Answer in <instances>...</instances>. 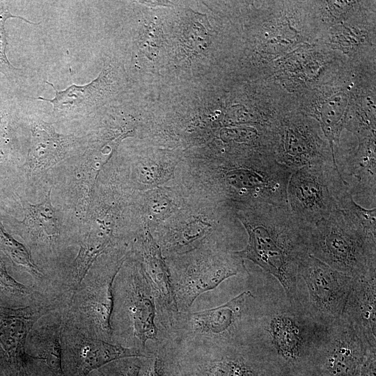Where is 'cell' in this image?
I'll use <instances>...</instances> for the list:
<instances>
[{
    "label": "cell",
    "instance_id": "23",
    "mask_svg": "<svg viewBox=\"0 0 376 376\" xmlns=\"http://www.w3.org/2000/svg\"><path fill=\"white\" fill-rule=\"evenodd\" d=\"M10 145L9 118L7 113H3L0 116V163L8 157Z\"/></svg>",
    "mask_w": 376,
    "mask_h": 376
},
{
    "label": "cell",
    "instance_id": "22",
    "mask_svg": "<svg viewBox=\"0 0 376 376\" xmlns=\"http://www.w3.org/2000/svg\"><path fill=\"white\" fill-rule=\"evenodd\" d=\"M17 376H56L37 357L31 358L19 371Z\"/></svg>",
    "mask_w": 376,
    "mask_h": 376
},
{
    "label": "cell",
    "instance_id": "15",
    "mask_svg": "<svg viewBox=\"0 0 376 376\" xmlns=\"http://www.w3.org/2000/svg\"><path fill=\"white\" fill-rule=\"evenodd\" d=\"M376 276L355 279L341 318L367 345L376 347Z\"/></svg>",
    "mask_w": 376,
    "mask_h": 376
},
{
    "label": "cell",
    "instance_id": "14",
    "mask_svg": "<svg viewBox=\"0 0 376 376\" xmlns=\"http://www.w3.org/2000/svg\"><path fill=\"white\" fill-rule=\"evenodd\" d=\"M192 347L202 349L210 357L205 376H282L252 343Z\"/></svg>",
    "mask_w": 376,
    "mask_h": 376
},
{
    "label": "cell",
    "instance_id": "7",
    "mask_svg": "<svg viewBox=\"0 0 376 376\" xmlns=\"http://www.w3.org/2000/svg\"><path fill=\"white\" fill-rule=\"evenodd\" d=\"M123 260L97 268L91 267L63 313L100 340L111 343V317L113 309V285Z\"/></svg>",
    "mask_w": 376,
    "mask_h": 376
},
{
    "label": "cell",
    "instance_id": "19",
    "mask_svg": "<svg viewBox=\"0 0 376 376\" xmlns=\"http://www.w3.org/2000/svg\"><path fill=\"white\" fill-rule=\"evenodd\" d=\"M0 294L8 297L16 308L32 305L54 304L59 302L52 299L29 285L17 281L8 272L3 259L0 257Z\"/></svg>",
    "mask_w": 376,
    "mask_h": 376
},
{
    "label": "cell",
    "instance_id": "3",
    "mask_svg": "<svg viewBox=\"0 0 376 376\" xmlns=\"http://www.w3.org/2000/svg\"><path fill=\"white\" fill-rule=\"evenodd\" d=\"M303 228L310 255L353 279L376 276V230L350 207Z\"/></svg>",
    "mask_w": 376,
    "mask_h": 376
},
{
    "label": "cell",
    "instance_id": "10",
    "mask_svg": "<svg viewBox=\"0 0 376 376\" xmlns=\"http://www.w3.org/2000/svg\"><path fill=\"white\" fill-rule=\"evenodd\" d=\"M61 340L63 376H88L117 359L145 357L140 352L100 340L62 311Z\"/></svg>",
    "mask_w": 376,
    "mask_h": 376
},
{
    "label": "cell",
    "instance_id": "8",
    "mask_svg": "<svg viewBox=\"0 0 376 376\" xmlns=\"http://www.w3.org/2000/svg\"><path fill=\"white\" fill-rule=\"evenodd\" d=\"M354 279L308 253L298 267V290L305 288L307 294L301 303L318 324L327 326L341 316Z\"/></svg>",
    "mask_w": 376,
    "mask_h": 376
},
{
    "label": "cell",
    "instance_id": "4",
    "mask_svg": "<svg viewBox=\"0 0 376 376\" xmlns=\"http://www.w3.org/2000/svg\"><path fill=\"white\" fill-rule=\"evenodd\" d=\"M254 303L255 295L246 290L214 308L178 312L166 341L180 347L251 343Z\"/></svg>",
    "mask_w": 376,
    "mask_h": 376
},
{
    "label": "cell",
    "instance_id": "18",
    "mask_svg": "<svg viewBox=\"0 0 376 376\" xmlns=\"http://www.w3.org/2000/svg\"><path fill=\"white\" fill-rule=\"evenodd\" d=\"M24 210L22 223L29 227L33 245L43 246L45 251L52 253L60 235V221L51 202L50 191L41 203H27Z\"/></svg>",
    "mask_w": 376,
    "mask_h": 376
},
{
    "label": "cell",
    "instance_id": "16",
    "mask_svg": "<svg viewBox=\"0 0 376 376\" xmlns=\"http://www.w3.org/2000/svg\"><path fill=\"white\" fill-rule=\"evenodd\" d=\"M31 146L27 165L36 171L47 169L64 159L77 144L79 139L56 132L54 126L42 120L31 124Z\"/></svg>",
    "mask_w": 376,
    "mask_h": 376
},
{
    "label": "cell",
    "instance_id": "1",
    "mask_svg": "<svg viewBox=\"0 0 376 376\" xmlns=\"http://www.w3.org/2000/svg\"><path fill=\"white\" fill-rule=\"evenodd\" d=\"M323 327L284 291L255 295L251 343L282 376H308Z\"/></svg>",
    "mask_w": 376,
    "mask_h": 376
},
{
    "label": "cell",
    "instance_id": "25",
    "mask_svg": "<svg viewBox=\"0 0 376 376\" xmlns=\"http://www.w3.org/2000/svg\"><path fill=\"white\" fill-rule=\"evenodd\" d=\"M360 376H376V347H368Z\"/></svg>",
    "mask_w": 376,
    "mask_h": 376
},
{
    "label": "cell",
    "instance_id": "5",
    "mask_svg": "<svg viewBox=\"0 0 376 376\" xmlns=\"http://www.w3.org/2000/svg\"><path fill=\"white\" fill-rule=\"evenodd\" d=\"M111 317V343L134 349L145 357L150 355L146 345H162L165 340L157 326L156 308L152 289L142 270L134 269L115 277Z\"/></svg>",
    "mask_w": 376,
    "mask_h": 376
},
{
    "label": "cell",
    "instance_id": "17",
    "mask_svg": "<svg viewBox=\"0 0 376 376\" xmlns=\"http://www.w3.org/2000/svg\"><path fill=\"white\" fill-rule=\"evenodd\" d=\"M61 322V308L46 313L32 327L26 342V352L43 361L56 376H63Z\"/></svg>",
    "mask_w": 376,
    "mask_h": 376
},
{
    "label": "cell",
    "instance_id": "2",
    "mask_svg": "<svg viewBox=\"0 0 376 376\" xmlns=\"http://www.w3.org/2000/svg\"><path fill=\"white\" fill-rule=\"evenodd\" d=\"M237 216L249 240L243 250L235 253L276 278L290 301L300 302L298 267L308 253L304 228L288 205L253 203Z\"/></svg>",
    "mask_w": 376,
    "mask_h": 376
},
{
    "label": "cell",
    "instance_id": "24",
    "mask_svg": "<svg viewBox=\"0 0 376 376\" xmlns=\"http://www.w3.org/2000/svg\"><path fill=\"white\" fill-rule=\"evenodd\" d=\"M145 359L147 362L141 376H163L160 358L157 350L151 352Z\"/></svg>",
    "mask_w": 376,
    "mask_h": 376
},
{
    "label": "cell",
    "instance_id": "11",
    "mask_svg": "<svg viewBox=\"0 0 376 376\" xmlns=\"http://www.w3.org/2000/svg\"><path fill=\"white\" fill-rule=\"evenodd\" d=\"M124 81L119 65L108 59L104 62L99 75L90 83L72 84L63 90H58L53 84L45 81L54 90V97L47 99L38 96L34 99L49 102L53 113L58 115L88 114L116 95L123 86Z\"/></svg>",
    "mask_w": 376,
    "mask_h": 376
},
{
    "label": "cell",
    "instance_id": "12",
    "mask_svg": "<svg viewBox=\"0 0 376 376\" xmlns=\"http://www.w3.org/2000/svg\"><path fill=\"white\" fill-rule=\"evenodd\" d=\"M245 271L244 260L235 251L224 252L191 265L180 275L171 279L178 311H188L200 295Z\"/></svg>",
    "mask_w": 376,
    "mask_h": 376
},
{
    "label": "cell",
    "instance_id": "21",
    "mask_svg": "<svg viewBox=\"0 0 376 376\" xmlns=\"http://www.w3.org/2000/svg\"><path fill=\"white\" fill-rule=\"evenodd\" d=\"M10 17L21 19L30 24H38V23L30 22L22 17L12 15L6 3L4 2L0 3V72L7 76L18 75L21 72L20 69L15 68L9 62L6 55V48L8 42L4 23Z\"/></svg>",
    "mask_w": 376,
    "mask_h": 376
},
{
    "label": "cell",
    "instance_id": "6",
    "mask_svg": "<svg viewBox=\"0 0 376 376\" xmlns=\"http://www.w3.org/2000/svg\"><path fill=\"white\" fill-rule=\"evenodd\" d=\"M351 194L350 186L334 161L292 172L286 189L289 209L302 227L313 225L340 209Z\"/></svg>",
    "mask_w": 376,
    "mask_h": 376
},
{
    "label": "cell",
    "instance_id": "20",
    "mask_svg": "<svg viewBox=\"0 0 376 376\" xmlns=\"http://www.w3.org/2000/svg\"><path fill=\"white\" fill-rule=\"evenodd\" d=\"M141 357H127L113 361L91 372V376H139Z\"/></svg>",
    "mask_w": 376,
    "mask_h": 376
},
{
    "label": "cell",
    "instance_id": "26",
    "mask_svg": "<svg viewBox=\"0 0 376 376\" xmlns=\"http://www.w3.org/2000/svg\"><path fill=\"white\" fill-rule=\"evenodd\" d=\"M88 376H91L90 375H88Z\"/></svg>",
    "mask_w": 376,
    "mask_h": 376
},
{
    "label": "cell",
    "instance_id": "9",
    "mask_svg": "<svg viewBox=\"0 0 376 376\" xmlns=\"http://www.w3.org/2000/svg\"><path fill=\"white\" fill-rule=\"evenodd\" d=\"M368 347L340 317L323 327L308 376H360Z\"/></svg>",
    "mask_w": 376,
    "mask_h": 376
},
{
    "label": "cell",
    "instance_id": "13",
    "mask_svg": "<svg viewBox=\"0 0 376 376\" xmlns=\"http://www.w3.org/2000/svg\"><path fill=\"white\" fill-rule=\"evenodd\" d=\"M57 308L54 304L0 306V366L6 376H17L33 357L26 350L28 335L39 318Z\"/></svg>",
    "mask_w": 376,
    "mask_h": 376
}]
</instances>
